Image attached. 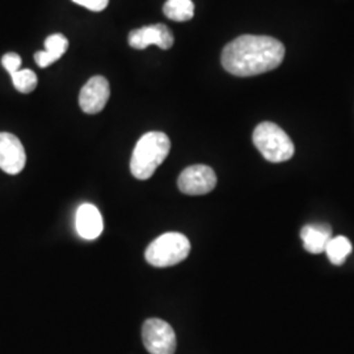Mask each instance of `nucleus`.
I'll return each instance as SVG.
<instances>
[{
  "instance_id": "1",
  "label": "nucleus",
  "mask_w": 354,
  "mask_h": 354,
  "mask_svg": "<svg viewBox=\"0 0 354 354\" xmlns=\"http://www.w3.org/2000/svg\"><path fill=\"white\" fill-rule=\"evenodd\" d=\"M285 57V46L269 36L244 35L235 38L222 51V66L231 75H260L277 68Z\"/></svg>"
},
{
  "instance_id": "16",
  "label": "nucleus",
  "mask_w": 354,
  "mask_h": 354,
  "mask_svg": "<svg viewBox=\"0 0 354 354\" xmlns=\"http://www.w3.org/2000/svg\"><path fill=\"white\" fill-rule=\"evenodd\" d=\"M1 64L3 67L10 73V75L20 70L21 67V57L16 53H8L1 58Z\"/></svg>"
},
{
  "instance_id": "8",
  "label": "nucleus",
  "mask_w": 354,
  "mask_h": 354,
  "mask_svg": "<svg viewBox=\"0 0 354 354\" xmlns=\"http://www.w3.org/2000/svg\"><path fill=\"white\" fill-rule=\"evenodd\" d=\"M111 96V87L104 76H93L84 84L79 95V104L84 113H100Z\"/></svg>"
},
{
  "instance_id": "12",
  "label": "nucleus",
  "mask_w": 354,
  "mask_h": 354,
  "mask_svg": "<svg viewBox=\"0 0 354 354\" xmlns=\"http://www.w3.org/2000/svg\"><path fill=\"white\" fill-rule=\"evenodd\" d=\"M67 49L68 39L61 33H55L45 39V50L37 51L35 59L41 68H45L58 61Z\"/></svg>"
},
{
  "instance_id": "13",
  "label": "nucleus",
  "mask_w": 354,
  "mask_h": 354,
  "mask_svg": "<svg viewBox=\"0 0 354 354\" xmlns=\"http://www.w3.org/2000/svg\"><path fill=\"white\" fill-rule=\"evenodd\" d=\"M329 261L335 266H342L352 253V243L346 236H332L328 241L326 251Z\"/></svg>"
},
{
  "instance_id": "2",
  "label": "nucleus",
  "mask_w": 354,
  "mask_h": 354,
  "mask_svg": "<svg viewBox=\"0 0 354 354\" xmlns=\"http://www.w3.org/2000/svg\"><path fill=\"white\" fill-rule=\"evenodd\" d=\"M171 150V140L162 131H150L140 137L130 159L131 175L147 180L155 174Z\"/></svg>"
},
{
  "instance_id": "9",
  "label": "nucleus",
  "mask_w": 354,
  "mask_h": 354,
  "mask_svg": "<svg viewBox=\"0 0 354 354\" xmlns=\"http://www.w3.org/2000/svg\"><path fill=\"white\" fill-rule=\"evenodd\" d=\"M26 163L21 140L11 133H0V169L8 175L20 174Z\"/></svg>"
},
{
  "instance_id": "3",
  "label": "nucleus",
  "mask_w": 354,
  "mask_h": 354,
  "mask_svg": "<svg viewBox=\"0 0 354 354\" xmlns=\"http://www.w3.org/2000/svg\"><path fill=\"white\" fill-rule=\"evenodd\" d=\"M253 145L270 163H282L292 158L294 143L283 129L273 122H261L252 136Z\"/></svg>"
},
{
  "instance_id": "4",
  "label": "nucleus",
  "mask_w": 354,
  "mask_h": 354,
  "mask_svg": "<svg viewBox=\"0 0 354 354\" xmlns=\"http://www.w3.org/2000/svg\"><path fill=\"white\" fill-rule=\"evenodd\" d=\"M189 252V239L185 235L180 232H167L150 243L145 256L150 266L168 268L184 261Z\"/></svg>"
},
{
  "instance_id": "10",
  "label": "nucleus",
  "mask_w": 354,
  "mask_h": 354,
  "mask_svg": "<svg viewBox=\"0 0 354 354\" xmlns=\"http://www.w3.org/2000/svg\"><path fill=\"white\" fill-rule=\"evenodd\" d=\"M102 216L99 209L92 203H83L76 212L77 234L87 241L97 239L102 235Z\"/></svg>"
},
{
  "instance_id": "5",
  "label": "nucleus",
  "mask_w": 354,
  "mask_h": 354,
  "mask_svg": "<svg viewBox=\"0 0 354 354\" xmlns=\"http://www.w3.org/2000/svg\"><path fill=\"white\" fill-rule=\"evenodd\" d=\"M142 340L151 354H175L176 335L174 328L162 319H147L142 327Z\"/></svg>"
},
{
  "instance_id": "17",
  "label": "nucleus",
  "mask_w": 354,
  "mask_h": 354,
  "mask_svg": "<svg viewBox=\"0 0 354 354\" xmlns=\"http://www.w3.org/2000/svg\"><path fill=\"white\" fill-rule=\"evenodd\" d=\"M76 4L86 7L89 11L93 12H100L102 10L106 8L109 0H73Z\"/></svg>"
},
{
  "instance_id": "6",
  "label": "nucleus",
  "mask_w": 354,
  "mask_h": 354,
  "mask_svg": "<svg viewBox=\"0 0 354 354\" xmlns=\"http://www.w3.org/2000/svg\"><path fill=\"white\" fill-rule=\"evenodd\" d=\"M180 192L188 196H203L214 189L216 175L207 165H190L185 168L177 180Z\"/></svg>"
},
{
  "instance_id": "7",
  "label": "nucleus",
  "mask_w": 354,
  "mask_h": 354,
  "mask_svg": "<svg viewBox=\"0 0 354 354\" xmlns=\"http://www.w3.org/2000/svg\"><path fill=\"white\" fill-rule=\"evenodd\" d=\"M174 42L175 37L165 24L142 26L131 30L129 35V45L137 50H143L150 45H156L163 50H168L174 46Z\"/></svg>"
},
{
  "instance_id": "11",
  "label": "nucleus",
  "mask_w": 354,
  "mask_h": 354,
  "mask_svg": "<svg viewBox=\"0 0 354 354\" xmlns=\"http://www.w3.org/2000/svg\"><path fill=\"white\" fill-rule=\"evenodd\" d=\"M332 238V230L326 223L307 225L301 230V239L307 252L319 254L326 251V247Z\"/></svg>"
},
{
  "instance_id": "15",
  "label": "nucleus",
  "mask_w": 354,
  "mask_h": 354,
  "mask_svg": "<svg viewBox=\"0 0 354 354\" xmlns=\"http://www.w3.org/2000/svg\"><path fill=\"white\" fill-rule=\"evenodd\" d=\"M13 87L21 93H30L37 87L38 77L32 70H17L16 73L11 74Z\"/></svg>"
},
{
  "instance_id": "14",
  "label": "nucleus",
  "mask_w": 354,
  "mask_h": 354,
  "mask_svg": "<svg viewBox=\"0 0 354 354\" xmlns=\"http://www.w3.org/2000/svg\"><path fill=\"white\" fill-rule=\"evenodd\" d=\"M163 12L169 20L188 21L194 16V4L192 0H167Z\"/></svg>"
}]
</instances>
